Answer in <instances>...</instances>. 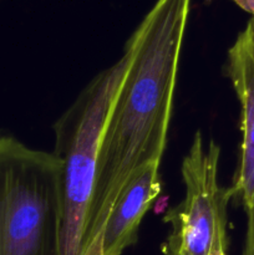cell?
<instances>
[{
    "instance_id": "6da1fadb",
    "label": "cell",
    "mask_w": 254,
    "mask_h": 255,
    "mask_svg": "<svg viewBox=\"0 0 254 255\" xmlns=\"http://www.w3.org/2000/svg\"><path fill=\"white\" fill-rule=\"evenodd\" d=\"M191 0H157L134 32L133 61L110 115L97 162L81 255H104L107 217L127 183L167 144Z\"/></svg>"
},
{
    "instance_id": "7a4b0ae2",
    "label": "cell",
    "mask_w": 254,
    "mask_h": 255,
    "mask_svg": "<svg viewBox=\"0 0 254 255\" xmlns=\"http://www.w3.org/2000/svg\"><path fill=\"white\" fill-rule=\"evenodd\" d=\"M136 47L133 31L119 61L95 76L54 125V154L62 162L64 192L60 255H81L102 138Z\"/></svg>"
},
{
    "instance_id": "3957f363",
    "label": "cell",
    "mask_w": 254,
    "mask_h": 255,
    "mask_svg": "<svg viewBox=\"0 0 254 255\" xmlns=\"http://www.w3.org/2000/svg\"><path fill=\"white\" fill-rule=\"evenodd\" d=\"M62 162L0 136V255H60Z\"/></svg>"
},
{
    "instance_id": "277c9868",
    "label": "cell",
    "mask_w": 254,
    "mask_h": 255,
    "mask_svg": "<svg viewBox=\"0 0 254 255\" xmlns=\"http://www.w3.org/2000/svg\"><path fill=\"white\" fill-rule=\"evenodd\" d=\"M221 147L211 139L204 143L201 132L193 137L181 166L186 194L178 206L163 217L184 255H209L228 248V189L218 181Z\"/></svg>"
},
{
    "instance_id": "5b68a950",
    "label": "cell",
    "mask_w": 254,
    "mask_h": 255,
    "mask_svg": "<svg viewBox=\"0 0 254 255\" xmlns=\"http://www.w3.org/2000/svg\"><path fill=\"white\" fill-rule=\"evenodd\" d=\"M227 75L241 104L242 146L238 168L228 189L244 211L254 203V36L249 22L227 54Z\"/></svg>"
},
{
    "instance_id": "8992f818",
    "label": "cell",
    "mask_w": 254,
    "mask_h": 255,
    "mask_svg": "<svg viewBox=\"0 0 254 255\" xmlns=\"http://www.w3.org/2000/svg\"><path fill=\"white\" fill-rule=\"evenodd\" d=\"M159 164H147L120 193L104 229V255H122L137 242L142 219L161 193Z\"/></svg>"
},
{
    "instance_id": "52a82bcc",
    "label": "cell",
    "mask_w": 254,
    "mask_h": 255,
    "mask_svg": "<svg viewBox=\"0 0 254 255\" xmlns=\"http://www.w3.org/2000/svg\"><path fill=\"white\" fill-rule=\"evenodd\" d=\"M247 213V232L243 255H254V203Z\"/></svg>"
},
{
    "instance_id": "ba28073f",
    "label": "cell",
    "mask_w": 254,
    "mask_h": 255,
    "mask_svg": "<svg viewBox=\"0 0 254 255\" xmlns=\"http://www.w3.org/2000/svg\"><path fill=\"white\" fill-rule=\"evenodd\" d=\"M232 1L236 2L239 7L246 10L254 17V0H232Z\"/></svg>"
},
{
    "instance_id": "9c48e42d",
    "label": "cell",
    "mask_w": 254,
    "mask_h": 255,
    "mask_svg": "<svg viewBox=\"0 0 254 255\" xmlns=\"http://www.w3.org/2000/svg\"><path fill=\"white\" fill-rule=\"evenodd\" d=\"M209 255H227V251L226 249H216Z\"/></svg>"
},
{
    "instance_id": "30bf717a",
    "label": "cell",
    "mask_w": 254,
    "mask_h": 255,
    "mask_svg": "<svg viewBox=\"0 0 254 255\" xmlns=\"http://www.w3.org/2000/svg\"><path fill=\"white\" fill-rule=\"evenodd\" d=\"M249 25H251L252 31H253V36H254V17H252V19L249 20Z\"/></svg>"
}]
</instances>
